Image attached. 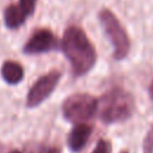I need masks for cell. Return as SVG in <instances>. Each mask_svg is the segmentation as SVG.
Here are the masks:
<instances>
[{
	"mask_svg": "<svg viewBox=\"0 0 153 153\" xmlns=\"http://www.w3.org/2000/svg\"><path fill=\"white\" fill-rule=\"evenodd\" d=\"M99 20L102 23L105 35L114 45V59H124L130 49V42L124 27L116 18V16L108 8H104L99 12Z\"/></svg>",
	"mask_w": 153,
	"mask_h": 153,
	"instance_id": "3",
	"label": "cell"
},
{
	"mask_svg": "<svg viewBox=\"0 0 153 153\" xmlns=\"http://www.w3.org/2000/svg\"><path fill=\"white\" fill-rule=\"evenodd\" d=\"M98 102L88 93H74L66 98L62 104L65 118L72 123H84L97 111Z\"/></svg>",
	"mask_w": 153,
	"mask_h": 153,
	"instance_id": "4",
	"label": "cell"
},
{
	"mask_svg": "<svg viewBox=\"0 0 153 153\" xmlns=\"http://www.w3.org/2000/svg\"><path fill=\"white\" fill-rule=\"evenodd\" d=\"M62 50L75 75L86 74L97 60L92 42L85 31L76 25H71L66 29L62 38Z\"/></svg>",
	"mask_w": 153,
	"mask_h": 153,
	"instance_id": "1",
	"label": "cell"
},
{
	"mask_svg": "<svg viewBox=\"0 0 153 153\" xmlns=\"http://www.w3.org/2000/svg\"><path fill=\"white\" fill-rule=\"evenodd\" d=\"M149 97H151V99L153 100V81H152V84H151V86H149Z\"/></svg>",
	"mask_w": 153,
	"mask_h": 153,
	"instance_id": "14",
	"label": "cell"
},
{
	"mask_svg": "<svg viewBox=\"0 0 153 153\" xmlns=\"http://www.w3.org/2000/svg\"><path fill=\"white\" fill-rule=\"evenodd\" d=\"M1 75L7 84L14 85L24 78V69L22 65L16 61H5L1 66Z\"/></svg>",
	"mask_w": 153,
	"mask_h": 153,
	"instance_id": "9",
	"label": "cell"
},
{
	"mask_svg": "<svg viewBox=\"0 0 153 153\" xmlns=\"http://www.w3.org/2000/svg\"><path fill=\"white\" fill-rule=\"evenodd\" d=\"M143 153H153V127L148 130L143 140Z\"/></svg>",
	"mask_w": 153,
	"mask_h": 153,
	"instance_id": "11",
	"label": "cell"
},
{
	"mask_svg": "<svg viewBox=\"0 0 153 153\" xmlns=\"http://www.w3.org/2000/svg\"><path fill=\"white\" fill-rule=\"evenodd\" d=\"M98 106L100 121L111 124L128 120L134 112L135 100L130 92L121 87H115L102 96Z\"/></svg>",
	"mask_w": 153,
	"mask_h": 153,
	"instance_id": "2",
	"label": "cell"
},
{
	"mask_svg": "<svg viewBox=\"0 0 153 153\" xmlns=\"http://www.w3.org/2000/svg\"><path fill=\"white\" fill-rule=\"evenodd\" d=\"M43 146L38 142H31L25 146L23 153H43Z\"/></svg>",
	"mask_w": 153,
	"mask_h": 153,
	"instance_id": "13",
	"label": "cell"
},
{
	"mask_svg": "<svg viewBox=\"0 0 153 153\" xmlns=\"http://www.w3.org/2000/svg\"><path fill=\"white\" fill-rule=\"evenodd\" d=\"M61 75L62 74L60 71H51L42 75L29 90L26 96V106L35 108L44 102L57 86Z\"/></svg>",
	"mask_w": 153,
	"mask_h": 153,
	"instance_id": "5",
	"label": "cell"
},
{
	"mask_svg": "<svg viewBox=\"0 0 153 153\" xmlns=\"http://www.w3.org/2000/svg\"><path fill=\"white\" fill-rule=\"evenodd\" d=\"M57 38L49 29H39L32 33L23 48L25 54H42L57 48Z\"/></svg>",
	"mask_w": 153,
	"mask_h": 153,
	"instance_id": "6",
	"label": "cell"
},
{
	"mask_svg": "<svg viewBox=\"0 0 153 153\" xmlns=\"http://www.w3.org/2000/svg\"><path fill=\"white\" fill-rule=\"evenodd\" d=\"M47 153H60V149L59 148H50Z\"/></svg>",
	"mask_w": 153,
	"mask_h": 153,
	"instance_id": "15",
	"label": "cell"
},
{
	"mask_svg": "<svg viewBox=\"0 0 153 153\" xmlns=\"http://www.w3.org/2000/svg\"><path fill=\"white\" fill-rule=\"evenodd\" d=\"M92 153H111V148H110V143L106 140H98L94 149Z\"/></svg>",
	"mask_w": 153,
	"mask_h": 153,
	"instance_id": "12",
	"label": "cell"
},
{
	"mask_svg": "<svg viewBox=\"0 0 153 153\" xmlns=\"http://www.w3.org/2000/svg\"><path fill=\"white\" fill-rule=\"evenodd\" d=\"M91 133H92V128L88 124H85V123L75 124L67 139L68 148L72 152H79L80 149H82L84 146L87 143V140Z\"/></svg>",
	"mask_w": 153,
	"mask_h": 153,
	"instance_id": "7",
	"label": "cell"
},
{
	"mask_svg": "<svg viewBox=\"0 0 153 153\" xmlns=\"http://www.w3.org/2000/svg\"><path fill=\"white\" fill-rule=\"evenodd\" d=\"M27 19V14L19 5H10L6 7L4 13L5 25L8 29H17L22 26Z\"/></svg>",
	"mask_w": 153,
	"mask_h": 153,
	"instance_id": "8",
	"label": "cell"
},
{
	"mask_svg": "<svg viewBox=\"0 0 153 153\" xmlns=\"http://www.w3.org/2000/svg\"><path fill=\"white\" fill-rule=\"evenodd\" d=\"M36 2L37 0H19V6L24 10V12L27 14V17H30L36 8Z\"/></svg>",
	"mask_w": 153,
	"mask_h": 153,
	"instance_id": "10",
	"label": "cell"
}]
</instances>
